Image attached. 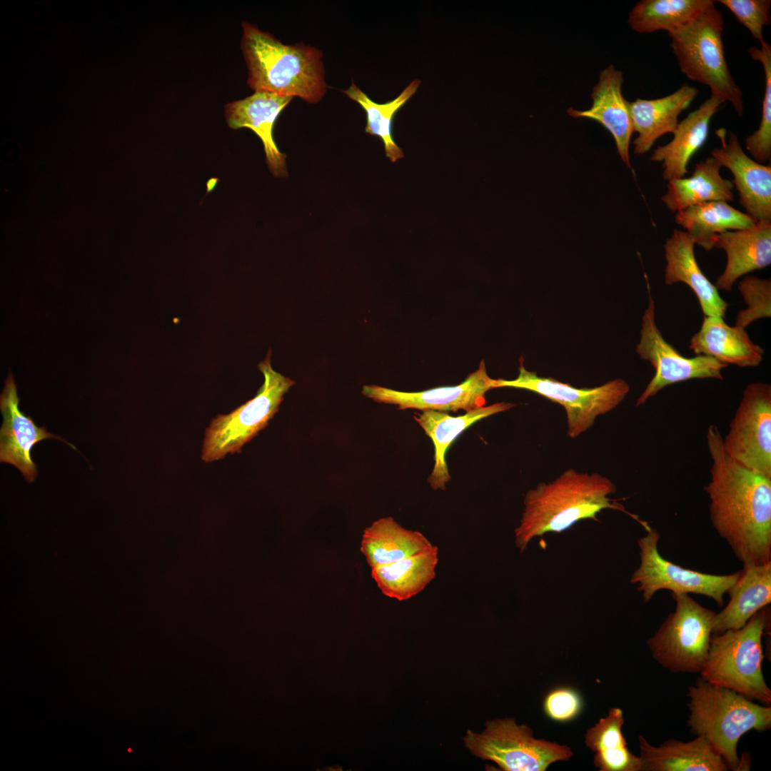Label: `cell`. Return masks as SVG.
<instances>
[{
  "label": "cell",
  "instance_id": "cell-1",
  "mask_svg": "<svg viewBox=\"0 0 771 771\" xmlns=\"http://www.w3.org/2000/svg\"><path fill=\"white\" fill-rule=\"evenodd\" d=\"M707 445L712 465L705 491L713 528L743 568L770 562L771 478L731 458L714 425L707 429Z\"/></svg>",
  "mask_w": 771,
  "mask_h": 771
},
{
  "label": "cell",
  "instance_id": "cell-2",
  "mask_svg": "<svg viewBox=\"0 0 771 771\" xmlns=\"http://www.w3.org/2000/svg\"><path fill=\"white\" fill-rule=\"evenodd\" d=\"M615 492V485L608 478L573 468L553 481L538 484L524 497V510L515 529L516 547L523 553L535 537L561 533L584 519L597 521V514L608 508L625 512L640 522L609 498Z\"/></svg>",
  "mask_w": 771,
  "mask_h": 771
},
{
  "label": "cell",
  "instance_id": "cell-3",
  "mask_svg": "<svg viewBox=\"0 0 771 771\" xmlns=\"http://www.w3.org/2000/svg\"><path fill=\"white\" fill-rule=\"evenodd\" d=\"M242 28L241 49L253 90L298 96L310 104L321 100L327 84L320 50L303 42L284 44L246 21Z\"/></svg>",
  "mask_w": 771,
  "mask_h": 771
},
{
  "label": "cell",
  "instance_id": "cell-4",
  "mask_svg": "<svg viewBox=\"0 0 771 771\" xmlns=\"http://www.w3.org/2000/svg\"><path fill=\"white\" fill-rule=\"evenodd\" d=\"M687 725L692 733L705 737L736 771L737 745L750 730L764 732L771 727V707L760 705L729 688L697 678L688 687Z\"/></svg>",
  "mask_w": 771,
  "mask_h": 771
},
{
  "label": "cell",
  "instance_id": "cell-5",
  "mask_svg": "<svg viewBox=\"0 0 771 771\" xmlns=\"http://www.w3.org/2000/svg\"><path fill=\"white\" fill-rule=\"evenodd\" d=\"M715 4L669 32L670 47L682 73L691 81L707 86L710 97L730 102L742 116V93L726 61L722 41L724 19Z\"/></svg>",
  "mask_w": 771,
  "mask_h": 771
},
{
  "label": "cell",
  "instance_id": "cell-6",
  "mask_svg": "<svg viewBox=\"0 0 771 771\" xmlns=\"http://www.w3.org/2000/svg\"><path fill=\"white\" fill-rule=\"evenodd\" d=\"M769 615L764 608L742 628L712 634L707 660L700 677L770 705L771 690L762 670V638L767 628Z\"/></svg>",
  "mask_w": 771,
  "mask_h": 771
},
{
  "label": "cell",
  "instance_id": "cell-7",
  "mask_svg": "<svg viewBox=\"0 0 771 771\" xmlns=\"http://www.w3.org/2000/svg\"><path fill=\"white\" fill-rule=\"evenodd\" d=\"M264 382L252 399L230 413L213 418L205 430L201 459L210 463L227 454L241 453L242 447L263 430L278 411L283 395L295 381L274 371L271 350L258 365Z\"/></svg>",
  "mask_w": 771,
  "mask_h": 771
},
{
  "label": "cell",
  "instance_id": "cell-8",
  "mask_svg": "<svg viewBox=\"0 0 771 771\" xmlns=\"http://www.w3.org/2000/svg\"><path fill=\"white\" fill-rule=\"evenodd\" d=\"M675 602L655 633L648 639L652 657L672 672L700 673L708 657L716 613L687 593H672Z\"/></svg>",
  "mask_w": 771,
  "mask_h": 771
},
{
  "label": "cell",
  "instance_id": "cell-9",
  "mask_svg": "<svg viewBox=\"0 0 771 771\" xmlns=\"http://www.w3.org/2000/svg\"><path fill=\"white\" fill-rule=\"evenodd\" d=\"M480 733L468 730L463 741L476 757L495 762L505 771H545L557 761L568 760L572 750L533 737L526 725H518L514 717L488 721Z\"/></svg>",
  "mask_w": 771,
  "mask_h": 771
},
{
  "label": "cell",
  "instance_id": "cell-10",
  "mask_svg": "<svg viewBox=\"0 0 771 771\" xmlns=\"http://www.w3.org/2000/svg\"><path fill=\"white\" fill-rule=\"evenodd\" d=\"M518 371L515 379H495V388L528 390L560 404L566 413L567 434L573 438L590 428L597 417L615 409L630 391V386L622 378H615L598 387L575 388L528 371L523 360Z\"/></svg>",
  "mask_w": 771,
  "mask_h": 771
},
{
  "label": "cell",
  "instance_id": "cell-11",
  "mask_svg": "<svg viewBox=\"0 0 771 771\" xmlns=\"http://www.w3.org/2000/svg\"><path fill=\"white\" fill-rule=\"evenodd\" d=\"M647 533L638 540L640 564L630 577L632 584H638L645 603H648L659 590L672 593H694L712 599L719 606L724 596L737 583L740 571L728 575L707 574L675 564L659 553L660 534L649 526Z\"/></svg>",
  "mask_w": 771,
  "mask_h": 771
},
{
  "label": "cell",
  "instance_id": "cell-12",
  "mask_svg": "<svg viewBox=\"0 0 771 771\" xmlns=\"http://www.w3.org/2000/svg\"><path fill=\"white\" fill-rule=\"evenodd\" d=\"M648 306L642 318L640 339L636 346L640 357L649 361L655 374L636 401L642 405L664 388L691 379L722 380V369L727 365L714 358L697 355L686 358L667 343L655 323V302L647 283Z\"/></svg>",
  "mask_w": 771,
  "mask_h": 771
},
{
  "label": "cell",
  "instance_id": "cell-13",
  "mask_svg": "<svg viewBox=\"0 0 771 771\" xmlns=\"http://www.w3.org/2000/svg\"><path fill=\"white\" fill-rule=\"evenodd\" d=\"M722 445L737 463L771 478L770 384L747 386Z\"/></svg>",
  "mask_w": 771,
  "mask_h": 771
},
{
  "label": "cell",
  "instance_id": "cell-14",
  "mask_svg": "<svg viewBox=\"0 0 771 771\" xmlns=\"http://www.w3.org/2000/svg\"><path fill=\"white\" fill-rule=\"evenodd\" d=\"M495 379L488 376L485 362L482 360L478 369L456 386L404 392L377 385H365L362 393L376 402L395 405L399 410H433L442 412L463 410L468 412L485 406V394L495 388Z\"/></svg>",
  "mask_w": 771,
  "mask_h": 771
},
{
  "label": "cell",
  "instance_id": "cell-15",
  "mask_svg": "<svg viewBox=\"0 0 771 771\" xmlns=\"http://www.w3.org/2000/svg\"><path fill=\"white\" fill-rule=\"evenodd\" d=\"M721 146L710 151L722 167L728 168L733 176L732 181L739 196L740 204L755 222L771 221V166L757 162L748 156L740 145L736 134L730 132L726 140V131H716Z\"/></svg>",
  "mask_w": 771,
  "mask_h": 771
},
{
  "label": "cell",
  "instance_id": "cell-16",
  "mask_svg": "<svg viewBox=\"0 0 771 771\" xmlns=\"http://www.w3.org/2000/svg\"><path fill=\"white\" fill-rule=\"evenodd\" d=\"M19 398L14 378L10 375L5 381L1 395L0 408L3 423L0 429V461L16 467L28 482L34 480L37 470L31 451L39 441L56 438L73 445L59 436L48 432L45 427L37 426L33 419L24 415L19 408Z\"/></svg>",
  "mask_w": 771,
  "mask_h": 771
},
{
  "label": "cell",
  "instance_id": "cell-17",
  "mask_svg": "<svg viewBox=\"0 0 771 771\" xmlns=\"http://www.w3.org/2000/svg\"><path fill=\"white\" fill-rule=\"evenodd\" d=\"M292 96L256 91L245 99L225 106V116L232 129L248 128L260 138L263 144L267 164L277 176L286 174V155L278 148L273 138L276 121Z\"/></svg>",
  "mask_w": 771,
  "mask_h": 771
},
{
  "label": "cell",
  "instance_id": "cell-18",
  "mask_svg": "<svg viewBox=\"0 0 771 771\" xmlns=\"http://www.w3.org/2000/svg\"><path fill=\"white\" fill-rule=\"evenodd\" d=\"M623 82V72L609 66L600 72L599 81L591 94V107L584 111L569 108L567 113L573 118L589 119L603 125L613 136L622 161L632 168L629 146L634 131L628 101L622 94Z\"/></svg>",
  "mask_w": 771,
  "mask_h": 771
},
{
  "label": "cell",
  "instance_id": "cell-19",
  "mask_svg": "<svg viewBox=\"0 0 771 771\" xmlns=\"http://www.w3.org/2000/svg\"><path fill=\"white\" fill-rule=\"evenodd\" d=\"M513 406L515 404L511 403L500 402L473 409L457 416L433 410L415 413L414 419L431 439L434 445V465L428 478V483L432 489L445 490L446 484L451 479L445 456L453 442L477 421L508 410Z\"/></svg>",
  "mask_w": 771,
  "mask_h": 771
},
{
  "label": "cell",
  "instance_id": "cell-20",
  "mask_svg": "<svg viewBox=\"0 0 771 771\" xmlns=\"http://www.w3.org/2000/svg\"><path fill=\"white\" fill-rule=\"evenodd\" d=\"M695 243L683 231L675 229L664 244L666 266L664 283L682 282L697 298L704 316L725 317L729 304L701 271L695 258Z\"/></svg>",
  "mask_w": 771,
  "mask_h": 771
},
{
  "label": "cell",
  "instance_id": "cell-21",
  "mask_svg": "<svg viewBox=\"0 0 771 771\" xmlns=\"http://www.w3.org/2000/svg\"><path fill=\"white\" fill-rule=\"evenodd\" d=\"M715 247L726 253L727 262L715 286L731 291L741 276L771 263V221H758L747 228L725 231L717 236Z\"/></svg>",
  "mask_w": 771,
  "mask_h": 771
},
{
  "label": "cell",
  "instance_id": "cell-22",
  "mask_svg": "<svg viewBox=\"0 0 771 771\" xmlns=\"http://www.w3.org/2000/svg\"><path fill=\"white\" fill-rule=\"evenodd\" d=\"M698 89L684 83L675 92L659 99H636L628 101L634 132V153L643 154L650 150L655 142L667 133H673L678 117L687 109L698 94Z\"/></svg>",
  "mask_w": 771,
  "mask_h": 771
},
{
  "label": "cell",
  "instance_id": "cell-23",
  "mask_svg": "<svg viewBox=\"0 0 771 771\" xmlns=\"http://www.w3.org/2000/svg\"><path fill=\"white\" fill-rule=\"evenodd\" d=\"M723 103L712 97L706 99L679 122L669 143L653 151L650 160L662 163L665 181L683 178L688 173L690 160L706 142L710 122Z\"/></svg>",
  "mask_w": 771,
  "mask_h": 771
},
{
  "label": "cell",
  "instance_id": "cell-24",
  "mask_svg": "<svg viewBox=\"0 0 771 771\" xmlns=\"http://www.w3.org/2000/svg\"><path fill=\"white\" fill-rule=\"evenodd\" d=\"M640 771H727L723 757L702 736L690 742L669 739L658 746L650 745L642 735Z\"/></svg>",
  "mask_w": 771,
  "mask_h": 771
},
{
  "label": "cell",
  "instance_id": "cell-25",
  "mask_svg": "<svg viewBox=\"0 0 771 771\" xmlns=\"http://www.w3.org/2000/svg\"><path fill=\"white\" fill-rule=\"evenodd\" d=\"M689 348L696 355L740 367L759 366L764 354L763 348L751 341L745 329L730 326L720 316H704L700 330L690 339Z\"/></svg>",
  "mask_w": 771,
  "mask_h": 771
},
{
  "label": "cell",
  "instance_id": "cell-26",
  "mask_svg": "<svg viewBox=\"0 0 771 771\" xmlns=\"http://www.w3.org/2000/svg\"><path fill=\"white\" fill-rule=\"evenodd\" d=\"M728 604L716 613L712 634L742 628L759 610L771 603V561L745 567L729 593Z\"/></svg>",
  "mask_w": 771,
  "mask_h": 771
},
{
  "label": "cell",
  "instance_id": "cell-27",
  "mask_svg": "<svg viewBox=\"0 0 771 771\" xmlns=\"http://www.w3.org/2000/svg\"><path fill=\"white\" fill-rule=\"evenodd\" d=\"M720 163L712 156L695 165L692 175L667 181V191L661 197L672 212L709 201H732L733 183L720 175Z\"/></svg>",
  "mask_w": 771,
  "mask_h": 771
},
{
  "label": "cell",
  "instance_id": "cell-28",
  "mask_svg": "<svg viewBox=\"0 0 771 771\" xmlns=\"http://www.w3.org/2000/svg\"><path fill=\"white\" fill-rule=\"evenodd\" d=\"M432 545L421 533L406 529L392 517H386L364 530L361 551L372 568L403 560Z\"/></svg>",
  "mask_w": 771,
  "mask_h": 771
},
{
  "label": "cell",
  "instance_id": "cell-29",
  "mask_svg": "<svg viewBox=\"0 0 771 771\" xmlns=\"http://www.w3.org/2000/svg\"><path fill=\"white\" fill-rule=\"evenodd\" d=\"M438 549L427 550L403 560L371 568V576L381 592L398 600L421 592L435 578Z\"/></svg>",
  "mask_w": 771,
  "mask_h": 771
},
{
  "label": "cell",
  "instance_id": "cell-30",
  "mask_svg": "<svg viewBox=\"0 0 771 771\" xmlns=\"http://www.w3.org/2000/svg\"><path fill=\"white\" fill-rule=\"evenodd\" d=\"M675 222L684 228L695 244L705 251L714 247L719 234L752 226L755 221L726 201H709L676 212Z\"/></svg>",
  "mask_w": 771,
  "mask_h": 771
},
{
  "label": "cell",
  "instance_id": "cell-31",
  "mask_svg": "<svg viewBox=\"0 0 771 771\" xmlns=\"http://www.w3.org/2000/svg\"><path fill=\"white\" fill-rule=\"evenodd\" d=\"M624 724L623 711L619 707L610 709L606 717L586 732V746L595 752L594 765L600 771H640V757L628 748L622 732Z\"/></svg>",
  "mask_w": 771,
  "mask_h": 771
},
{
  "label": "cell",
  "instance_id": "cell-32",
  "mask_svg": "<svg viewBox=\"0 0 771 771\" xmlns=\"http://www.w3.org/2000/svg\"><path fill=\"white\" fill-rule=\"evenodd\" d=\"M715 3L712 0H642L631 9L628 21L638 33L661 30L669 33Z\"/></svg>",
  "mask_w": 771,
  "mask_h": 771
},
{
  "label": "cell",
  "instance_id": "cell-33",
  "mask_svg": "<svg viewBox=\"0 0 771 771\" xmlns=\"http://www.w3.org/2000/svg\"><path fill=\"white\" fill-rule=\"evenodd\" d=\"M420 81L413 80L395 99L385 104L372 101L352 81L351 86L342 90L351 99L365 110L367 116L366 133L380 137L384 144L386 156L391 162L403 157V152L392 136V128L395 114L416 92Z\"/></svg>",
  "mask_w": 771,
  "mask_h": 771
},
{
  "label": "cell",
  "instance_id": "cell-34",
  "mask_svg": "<svg viewBox=\"0 0 771 771\" xmlns=\"http://www.w3.org/2000/svg\"><path fill=\"white\" fill-rule=\"evenodd\" d=\"M760 44V48L752 46L747 51L753 60L760 62L764 71L762 116L758 128L746 138L745 145L752 158L765 164L771 158V46L765 41Z\"/></svg>",
  "mask_w": 771,
  "mask_h": 771
},
{
  "label": "cell",
  "instance_id": "cell-35",
  "mask_svg": "<svg viewBox=\"0 0 771 771\" xmlns=\"http://www.w3.org/2000/svg\"><path fill=\"white\" fill-rule=\"evenodd\" d=\"M747 308L738 312L735 326L745 329L754 321L771 316V280L747 276L737 285Z\"/></svg>",
  "mask_w": 771,
  "mask_h": 771
},
{
  "label": "cell",
  "instance_id": "cell-36",
  "mask_svg": "<svg viewBox=\"0 0 771 771\" xmlns=\"http://www.w3.org/2000/svg\"><path fill=\"white\" fill-rule=\"evenodd\" d=\"M727 8L760 44L765 41L763 29L771 23L770 0H718Z\"/></svg>",
  "mask_w": 771,
  "mask_h": 771
},
{
  "label": "cell",
  "instance_id": "cell-37",
  "mask_svg": "<svg viewBox=\"0 0 771 771\" xmlns=\"http://www.w3.org/2000/svg\"><path fill=\"white\" fill-rule=\"evenodd\" d=\"M583 702L580 695L570 687H558L550 691L543 700V710L551 720L565 722L578 717Z\"/></svg>",
  "mask_w": 771,
  "mask_h": 771
},
{
  "label": "cell",
  "instance_id": "cell-38",
  "mask_svg": "<svg viewBox=\"0 0 771 771\" xmlns=\"http://www.w3.org/2000/svg\"><path fill=\"white\" fill-rule=\"evenodd\" d=\"M749 768H750V757L744 756V755H742L741 758L739 760V763L737 765L736 771H737V770L738 771L739 770H750Z\"/></svg>",
  "mask_w": 771,
  "mask_h": 771
}]
</instances>
